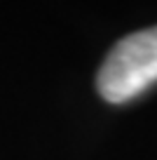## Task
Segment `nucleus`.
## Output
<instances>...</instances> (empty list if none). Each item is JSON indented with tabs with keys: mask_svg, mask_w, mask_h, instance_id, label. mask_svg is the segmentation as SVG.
Segmentation results:
<instances>
[{
	"mask_svg": "<svg viewBox=\"0 0 157 160\" xmlns=\"http://www.w3.org/2000/svg\"><path fill=\"white\" fill-rule=\"evenodd\" d=\"M157 82V26L127 35L108 52L98 68V94L110 104L138 97Z\"/></svg>",
	"mask_w": 157,
	"mask_h": 160,
	"instance_id": "obj_1",
	"label": "nucleus"
}]
</instances>
